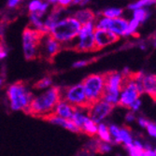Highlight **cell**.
<instances>
[{"instance_id": "1", "label": "cell", "mask_w": 156, "mask_h": 156, "mask_svg": "<svg viewBox=\"0 0 156 156\" xmlns=\"http://www.w3.org/2000/svg\"><path fill=\"white\" fill-rule=\"evenodd\" d=\"M61 99V90L60 87L51 86L45 89L44 92L39 94L37 96H34L29 105V108L26 110V114L45 119L49 115L52 114L54 108Z\"/></svg>"}, {"instance_id": "2", "label": "cell", "mask_w": 156, "mask_h": 156, "mask_svg": "<svg viewBox=\"0 0 156 156\" xmlns=\"http://www.w3.org/2000/svg\"><path fill=\"white\" fill-rule=\"evenodd\" d=\"M81 23L74 17L68 16L60 19L50 30L49 34L63 45L74 40L80 29Z\"/></svg>"}, {"instance_id": "3", "label": "cell", "mask_w": 156, "mask_h": 156, "mask_svg": "<svg viewBox=\"0 0 156 156\" xmlns=\"http://www.w3.org/2000/svg\"><path fill=\"white\" fill-rule=\"evenodd\" d=\"M7 96L12 110H23L24 112L29 108L34 97L23 81H17L9 85L7 89Z\"/></svg>"}, {"instance_id": "4", "label": "cell", "mask_w": 156, "mask_h": 156, "mask_svg": "<svg viewBox=\"0 0 156 156\" xmlns=\"http://www.w3.org/2000/svg\"><path fill=\"white\" fill-rule=\"evenodd\" d=\"M105 89L102 95V99L105 101L116 106L119 103L120 92L124 82L125 77L122 72L110 71L105 74Z\"/></svg>"}, {"instance_id": "5", "label": "cell", "mask_w": 156, "mask_h": 156, "mask_svg": "<svg viewBox=\"0 0 156 156\" xmlns=\"http://www.w3.org/2000/svg\"><path fill=\"white\" fill-rule=\"evenodd\" d=\"M44 34L35 28L28 26L23 32V51L24 58L32 61L38 57V48L41 37Z\"/></svg>"}, {"instance_id": "6", "label": "cell", "mask_w": 156, "mask_h": 156, "mask_svg": "<svg viewBox=\"0 0 156 156\" xmlns=\"http://www.w3.org/2000/svg\"><path fill=\"white\" fill-rule=\"evenodd\" d=\"M95 30V24L94 22H89L86 23H83L80 26V32L77 36V41L74 42L72 46L73 50L80 51V52H87V51H95V42L94 32Z\"/></svg>"}, {"instance_id": "7", "label": "cell", "mask_w": 156, "mask_h": 156, "mask_svg": "<svg viewBox=\"0 0 156 156\" xmlns=\"http://www.w3.org/2000/svg\"><path fill=\"white\" fill-rule=\"evenodd\" d=\"M105 74H92L81 82L89 106L102 98L105 89Z\"/></svg>"}, {"instance_id": "8", "label": "cell", "mask_w": 156, "mask_h": 156, "mask_svg": "<svg viewBox=\"0 0 156 156\" xmlns=\"http://www.w3.org/2000/svg\"><path fill=\"white\" fill-rule=\"evenodd\" d=\"M61 99L67 101L74 107H89V103L85 94L82 83H78L71 86L60 88Z\"/></svg>"}, {"instance_id": "9", "label": "cell", "mask_w": 156, "mask_h": 156, "mask_svg": "<svg viewBox=\"0 0 156 156\" xmlns=\"http://www.w3.org/2000/svg\"><path fill=\"white\" fill-rule=\"evenodd\" d=\"M139 95V90L133 78V73H131L129 76L125 77L124 82L120 92L118 105L123 108H129L131 103H133L136 99H137Z\"/></svg>"}, {"instance_id": "10", "label": "cell", "mask_w": 156, "mask_h": 156, "mask_svg": "<svg viewBox=\"0 0 156 156\" xmlns=\"http://www.w3.org/2000/svg\"><path fill=\"white\" fill-rule=\"evenodd\" d=\"M62 50V44L52 37L49 33L44 34L41 37L38 48V57L51 61Z\"/></svg>"}, {"instance_id": "11", "label": "cell", "mask_w": 156, "mask_h": 156, "mask_svg": "<svg viewBox=\"0 0 156 156\" xmlns=\"http://www.w3.org/2000/svg\"><path fill=\"white\" fill-rule=\"evenodd\" d=\"M94 24H95V28H102V29L109 30L121 37L125 36V31L127 25H128V21L122 17L108 18L105 16H101L96 22H94Z\"/></svg>"}, {"instance_id": "12", "label": "cell", "mask_w": 156, "mask_h": 156, "mask_svg": "<svg viewBox=\"0 0 156 156\" xmlns=\"http://www.w3.org/2000/svg\"><path fill=\"white\" fill-rule=\"evenodd\" d=\"M114 107L115 106H113L112 104L105 101L104 99L101 98L92 103L88 107V114L94 122L99 123L109 116Z\"/></svg>"}, {"instance_id": "13", "label": "cell", "mask_w": 156, "mask_h": 156, "mask_svg": "<svg viewBox=\"0 0 156 156\" xmlns=\"http://www.w3.org/2000/svg\"><path fill=\"white\" fill-rule=\"evenodd\" d=\"M94 37L96 51L110 46L120 39V37L115 33L107 29H102V28H95Z\"/></svg>"}, {"instance_id": "14", "label": "cell", "mask_w": 156, "mask_h": 156, "mask_svg": "<svg viewBox=\"0 0 156 156\" xmlns=\"http://www.w3.org/2000/svg\"><path fill=\"white\" fill-rule=\"evenodd\" d=\"M44 120H46L47 122H51L52 124L61 126V127H63V128H65V129H66L68 131H71L73 133H80V130L79 129V127L71 120L62 118L60 116L55 115L54 113L49 115Z\"/></svg>"}, {"instance_id": "15", "label": "cell", "mask_w": 156, "mask_h": 156, "mask_svg": "<svg viewBox=\"0 0 156 156\" xmlns=\"http://www.w3.org/2000/svg\"><path fill=\"white\" fill-rule=\"evenodd\" d=\"M75 108L73 105H71L70 103H68L67 101L64 100V99H60L59 102L56 104L53 113L55 115L60 116L62 118L65 119H71Z\"/></svg>"}, {"instance_id": "16", "label": "cell", "mask_w": 156, "mask_h": 156, "mask_svg": "<svg viewBox=\"0 0 156 156\" xmlns=\"http://www.w3.org/2000/svg\"><path fill=\"white\" fill-rule=\"evenodd\" d=\"M142 87L143 93L156 100V75L144 74L142 78Z\"/></svg>"}, {"instance_id": "17", "label": "cell", "mask_w": 156, "mask_h": 156, "mask_svg": "<svg viewBox=\"0 0 156 156\" xmlns=\"http://www.w3.org/2000/svg\"><path fill=\"white\" fill-rule=\"evenodd\" d=\"M74 17L81 23H86L89 22H95L96 17L95 14L93 10L90 9H80L75 12Z\"/></svg>"}, {"instance_id": "18", "label": "cell", "mask_w": 156, "mask_h": 156, "mask_svg": "<svg viewBox=\"0 0 156 156\" xmlns=\"http://www.w3.org/2000/svg\"><path fill=\"white\" fill-rule=\"evenodd\" d=\"M29 21L31 27L35 28V29L38 30L39 32L47 34V30L44 25V22L42 21V16H40L37 12H29Z\"/></svg>"}, {"instance_id": "19", "label": "cell", "mask_w": 156, "mask_h": 156, "mask_svg": "<svg viewBox=\"0 0 156 156\" xmlns=\"http://www.w3.org/2000/svg\"><path fill=\"white\" fill-rule=\"evenodd\" d=\"M80 131L81 133H84L86 134L87 136H91V137H94L96 135V131H97V123L95 122H94L90 116L88 115L86 117V119L84 120L83 123H82V126L80 128Z\"/></svg>"}, {"instance_id": "20", "label": "cell", "mask_w": 156, "mask_h": 156, "mask_svg": "<svg viewBox=\"0 0 156 156\" xmlns=\"http://www.w3.org/2000/svg\"><path fill=\"white\" fill-rule=\"evenodd\" d=\"M95 136L101 141H105V142H109V143L112 142L108 126L103 122L97 123V131Z\"/></svg>"}, {"instance_id": "21", "label": "cell", "mask_w": 156, "mask_h": 156, "mask_svg": "<svg viewBox=\"0 0 156 156\" xmlns=\"http://www.w3.org/2000/svg\"><path fill=\"white\" fill-rule=\"evenodd\" d=\"M125 149L131 156H143L144 154V144L141 143L139 140H133V143Z\"/></svg>"}, {"instance_id": "22", "label": "cell", "mask_w": 156, "mask_h": 156, "mask_svg": "<svg viewBox=\"0 0 156 156\" xmlns=\"http://www.w3.org/2000/svg\"><path fill=\"white\" fill-rule=\"evenodd\" d=\"M120 138H121V143L123 144L125 148L130 146L134 140L130 130L128 128H126V127H120Z\"/></svg>"}, {"instance_id": "23", "label": "cell", "mask_w": 156, "mask_h": 156, "mask_svg": "<svg viewBox=\"0 0 156 156\" xmlns=\"http://www.w3.org/2000/svg\"><path fill=\"white\" fill-rule=\"evenodd\" d=\"M151 15V12L146 9V8H140L133 10V18L137 20L139 23L146 22Z\"/></svg>"}, {"instance_id": "24", "label": "cell", "mask_w": 156, "mask_h": 156, "mask_svg": "<svg viewBox=\"0 0 156 156\" xmlns=\"http://www.w3.org/2000/svg\"><path fill=\"white\" fill-rule=\"evenodd\" d=\"M156 5V0H138L136 2H133L128 5V9L131 10H135L140 8H147Z\"/></svg>"}, {"instance_id": "25", "label": "cell", "mask_w": 156, "mask_h": 156, "mask_svg": "<svg viewBox=\"0 0 156 156\" xmlns=\"http://www.w3.org/2000/svg\"><path fill=\"white\" fill-rule=\"evenodd\" d=\"M122 9L121 8H108L102 11V16L108 18H117L122 17Z\"/></svg>"}, {"instance_id": "26", "label": "cell", "mask_w": 156, "mask_h": 156, "mask_svg": "<svg viewBox=\"0 0 156 156\" xmlns=\"http://www.w3.org/2000/svg\"><path fill=\"white\" fill-rule=\"evenodd\" d=\"M52 86V80L50 77H44L38 81H37L34 85V88L37 90H45Z\"/></svg>"}, {"instance_id": "27", "label": "cell", "mask_w": 156, "mask_h": 156, "mask_svg": "<svg viewBox=\"0 0 156 156\" xmlns=\"http://www.w3.org/2000/svg\"><path fill=\"white\" fill-rule=\"evenodd\" d=\"M139 24H140V23L137 20L134 19V18L132 20H130V21H128V25H127L124 37L134 36L137 31V28L139 27Z\"/></svg>"}, {"instance_id": "28", "label": "cell", "mask_w": 156, "mask_h": 156, "mask_svg": "<svg viewBox=\"0 0 156 156\" xmlns=\"http://www.w3.org/2000/svg\"><path fill=\"white\" fill-rule=\"evenodd\" d=\"M109 133L111 136L112 142L116 144H121V138H120V127L116 124H110L108 126Z\"/></svg>"}, {"instance_id": "29", "label": "cell", "mask_w": 156, "mask_h": 156, "mask_svg": "<svg viewBox=\"0 0 156 156\" xmlns=\"http://www.w3.org/2000/svg\"><path fill=\"white\" fill-rule=\"evenodd\" d=\"M48 2L50 3V5L52 6H59L62 8H67L68 6H70L72 4L73 0H48Z\"/></svg>"}, {"instance_id": "30", "label": "cell", "mask_w": 156, "mask_h": 156, "mask_svg": "<svg viewBox=\"0 0 156 156\" xmlns=\"http://www.w3.org/2000/svg\"><path fill=\"white\" fill-rule=\"evenodd\" d=\"M112 147L110 145L109 142H105V141H101L99 142L98 145V149H97V152H100V153H108L109 151H111Z\"/></svg>"}, {"instance_id": "31", "label": "cell", "mask_w": 156, "mask_h": 156, "mask_svg": "<svg viewBox=\"0 0 156 156\" xmlns=\"http://www.w3.org/2000/svg\"><path fill=\"white\" fill-rule=\"evenodd\" d=\"M41 4H42L41 0H32L28 4V10H29V12H37Z\"/></svg>"}, {"instance_id": "32", "label": "cell", "mask_w": 156, "mask_h": 156, "mask_svg": "<svg viewBox=\"0 0 156 156\" xmlns=\"http://www.w3.org/2000/svg\"><path fill=\"white\" fill-rule=\"evenodd\" d=\"M141 105H142V102H141V100H140L139 97H138L137 99H136V100H135L133 103H131V105L129 106L128 108H129L130 110L134 111V112H136V111H138V110L140 109Z\"/></svg>"}, {"instance_id": "33", "label": "cell", "mask_w": 156, "mask_h": 156, "mask_svg": "<svg viewBox=\"0 0 156 156\" xmlns=\"http://www.w3.org/2000/svg\"><path fill=\"white\" fill-rule=\"evenodd\" d=\"M146 129L151 136L156 138V123H152L150 122V123L146 126Z\"/></svg>"}, {"instance_id": "34", "label": "cell", "mask_w": 156, "mask_h": 156, "mask_svg": "<svg viewBox=\"0 0 156 156\" xmlns=\"http://www.w3.org/2000/svg\"><path fill=\"white\" fill-rule=\"evenodd\" d=\"M7 55H8V51H7L5 45L0 42V61L5 59L7 57Z\"/></svg>"}, {"instance_id": "35", "label": "cell", "mask_w": 156, "mask_h": 156, "mask_svg": "<svg viewBox=\"0 0 156 156\" xmlns=\"http://www.w3.org/2000/svg\"><path fill=\"white\" fill-rule=\"evenodd\" d=\"M89 63H90V61H88V60H80V61L75 62L72 66L74 68H81L83 66H86Z\"/></svg>"}, {"instance_id": "36", "label": "cell", "mask_w": 156, "mask_h": 156, "mask_svg": "<svg viewBox=\"0 0 156 156\" xmlns=\"http://www.w3.org/2000/svg\"><path fill=\"white\" fill-rule=\"evenodd\" d=\"M135 113L136 112H134V111H129V112H127L126 113V115H125V121L127 122H135L136 121V115H135Z\"/></svg>"}, {"instance_id": "37", "label": "cell", "mask_w": 156, "mask_h": 156, "mask_svg": "<svg viewBox=\"0 0 156 156\" xmlns=\"http://www.w3.org/2000/svg\"><path fill=\"white\" fill-rule=\"evenodd\" d=\"M137 123L142 127V128H146V126L150 123V121L144 117H139L137 118Z\"/></svg>"}, {"instance_id": "38", "label": "cell", "mask_w": 156, "mask_h": 156, "mask_svg": "<svg viewBox=\"0 0 156 156\" xmlns=\"http://www.w3.org/2000/svg\"><path fill=\"white\" fill-rule=\"evenodd\" d=\"M21 1L22 0H8V7L10 9L16 8L21 3Z\"/></svg>"}, {"instance_id": "39", "label": "cell", "mask_w": 156, "mask_h": 156, "mask_svg": "<svg viewBox=\"0 0 156 156\" xmlns=\"http://www.w3.org/2000/svg\"><path fill=\"white\" fill-rule=\"evenodd\" d=\"M90 0H73L72 4L73 5H80V6H84L87 3H89Z\"/></svg>"}, {"instance_id": "40", "label": "cell", "mask_w": 156, "mask_h": 156, "mask_svg": "<svg viewBox=\"0 0 156 156\" xmlns=\"http://www.w3.org/2000/svg\"><path fill=\"white\" fill-rule=\"evenodd\" d=\"M4 83V79L2 77H0V86H2Z\"/></svg>"}, {"instance_id": "41", "label": "cell", "mask_w": 156, "mask_h": 156, "mask_svg": "<svg viewBox=\"0 0 156 156\" xmlns=\"http://www.w3.org/2000/svg\"><path fill=\"white\" fill-rule=\"evenodd\" d=\"M153 46H154V48H156V38L153 40Z\"/></svg>"}, {"instance_id": "42", "label": "cell", "mask_w": 156, "mask_h": 156, "mask_svg": "<svg viewBox=\"0 0 156 156\" xmlns=\"http://www.w3.org/2000/svg\"><path fill=\"white\" fill-rule=\"evenodd\" d=\"M41 1H43V0H41Z\"/></svg>"}]
</instances>
